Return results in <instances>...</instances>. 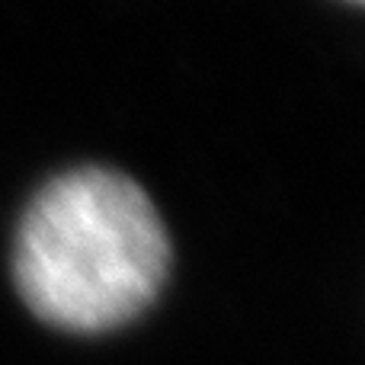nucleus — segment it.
I'll list each match as a JSON object with an SVG mask.
<instances>
[{"label":"nucleus","mask_w":365,"mask_h":365,"mask_svg":"<svg viewBox=\"0 0 365 365\" xmlns=\"http://www.w3.org/2000/svg\"><path fill=\"white\" fill-rule=\"evenodd\" d=\"M170 240L148 192L122 173L83 167L51 180L26 208L13 272L51 327L100 334L158 298Z\"/></svg>","instance_id":"obj_1"}]
</instances>
